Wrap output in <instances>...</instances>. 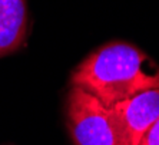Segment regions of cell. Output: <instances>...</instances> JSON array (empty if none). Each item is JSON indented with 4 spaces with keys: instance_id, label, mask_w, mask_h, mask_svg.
<instances>
[{
    "instance_id": "1",
    "label": "cell",
    "mask_w": 159,
    "mask_h": 145,
    "mask_svg": "<svg viewBox=\"0 0 159 145\" xmlns=\"http://www.w3.org/2000/svg\"><path fill=\"white\" fill-rule=\"evenodd\" d=\"M72 85L85 89L107 108L159 88V68L141 49L113 42L89 55L72 75Z\"/></svg>"
},
{
    "instance_id": "2",
    "label": "cell",
    "mask_w": 159,
    "mask_h": 145,
    "mask_svg": "<svg viewBox=\"0 0 159 145\" xmlns=\"http://www.w3.org/2000/svg\"><path fill=\"white\" fill-rule=\"evenodd\" d=\"M67 119L76 145H126L113 109L75 85L67 95Z\"/></svg>"
},
{
    "instance_id": "3",
    "label": "cell",
    "mask_w": 159,
    "mask_h": 145,
    "mask_svg": "<svg viewBox=\"0 0 159 145\" xmlns=\"http://www.w3.org/2000/svg\"><path fill=\"white\" fill-rule=\"evenodd\" d=\"M126 145H139L159 119V88L149 89L112 106Z\"/></svg>"
},
{
    "instance_id": "4",
    "label": "cell",
    "mask_w": 159,
    "mask_h": 145,
    "mask_svg": "<svg viewBox=\"0 0 159 145\" xmlns=\"http://www.w3.org/2000/svg\"><path fill=\"white\" fill-rule=\"evenodd\" d=\"M26 25V0H0V58L23 43Z\"/></svg>"
},
{
    "instance_id": "5",
    "label": "cell",
    "mask_w": 159,
    "mask_h": 145,
    "mask_svg": "<svg viewBox=\"0 0 159 145\" xmlns=\"http://www.w3.org/2000/svg\"><path fill=\"white\" fill-rule=\"evenodd\" d=\"M139 145H159V119L152 125L151 129L145 134Z\"/></svg>"
}]
</instances>
